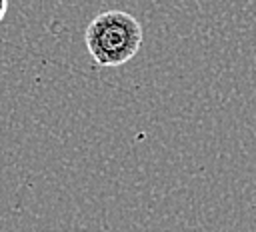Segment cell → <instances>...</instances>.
Wrapping results in <instances>:
<instances>
[{"label": "cell", "mask_w": 256, "mask_h": 232, "mask_svg": "<svg viewBox=\"0 0 256 232\" xmlns=\"http://www.w3.org/2000/svg\"><path fill=\"white\" fill-rule=\"evenodd\" d=\"M6 10H8V2H6V0H0V22H2V18H4Z\"/></svg>", "instance_id": "2"}, {"label": "cell", "mask_w": 256, "mask_h": 232, "mask_svg": "<svg viewBox=\"0 0 256 232\" xmlns=\"http://www.w3.org/2000/svg\"><path fill=\"white\" fill-rule=\"evenodd\" d=\"M140 22L122 10H106L90 20L84 42L90 56L100 66H122L134 58L142 46Z\"/></svg>", "instance_id": "1"}]
</instances>
